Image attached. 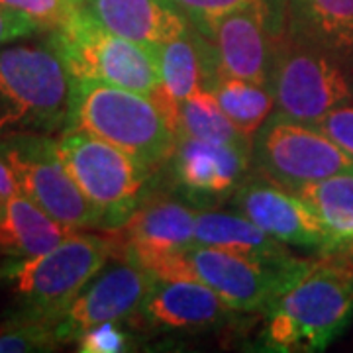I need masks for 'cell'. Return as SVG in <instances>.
<instances>
[{
	"mask_svg": "<svg viewBox=\"0 0 353 353\" xmlns=\"http://www.w3.org/2000/svg\"><path fill=\"white\" fill-rule=\"evenodd\" d=\"M352 314L353 259L324 255L267 310L265 350L322 352L343 332Z\"/></svg>",
	"mask_w": 353,
	"mask_h": 353,
	"instance_id": "cell-1",
	"label": "cell"
},
{
	"mask_svg": "<svg viewBox=\"0 0 353 353\" xmlns=\"http://www.w3.org/2000/svg\"><path fill=\"white\" fill-rule=\"evenodd\" d=\"M110 257H114L110 234L94 236L73 230L50 252L0 265V283L18 308L16 316L57 324Z\"/></svg>",
	"mask_w": 353,
	"mask_h": 353,
	"instance_id": "cell-2",
	"label": "cell"
},
{
	"mask_svg": "<svg viewBox=\"0 0 353 353\" xmlns=\"http://www.w3.org/2000/svg\"><path fill=\"white\" fill-rule=\"evenodd\" d=\"M73 79L53 41L0 48V139L69 124Z\"/></svg>",
	"mask_w": 353,
	"mask_h": 353,
	"instance_id": "cell-3",
	"label": "cell"
},
{
	"mask_svg": "<svg viewBox=\"0 0 353 353\" xmlns=\"http://www.w3.org/2000/svg\"><path fill=\"white\" fill-rule=\"evenodd\" d=\"M67 128L83 130L130 153L153 171L175 152L176 134L150 94L73 79Z\"/></svg>",
	"mask_w": 353,
	"mask_h": 353,
	"instance_id": "cell-4",
	"label": "cell"
},
{
	"mask_svg": "<svg viewBox=\"0 0 353 353\" xmlns=\"http://www.w3.org/2000/svg\"><path fill=\"white\" fill-rule=\"evenodd\" d=\"M71 79L99 81L153 97L161 87L159 48L108 32L79 6L51 30Z\"/></svg>",
	"mask_w": 353,
	"mask_h": 353,
	"instance_id": "cell-5",
	"label": "cell"
},
{
	"mask_svg": "<svg viewBox=\"0 0 353 353\" xmlns=\"http://www.w3.org/2000/svg\"><path fill=\"white\" fill-rule=\"evenodd\" d=\"M55 150L77 187L102 220V230H116L141 204L153 169L130 153L83 130L65 128Z\"/></svg>",
	"mask_w": 353,
	"mask_h": 353,
	"instance_id": "cell-6",
	"label": "cell"
},
{
	"mask_svg": "<svg viewBox=\"0 0 353 353\" xmlns=\"http://www.w3.org/2000/svg\"><path fill=\"white\" fill-rule=\"evenodd\" d=\"M196 281L216 290L238 312H267L314 261L294 257H250L208 245L185 250Z\"/></svg>",
	"mask_w": 353,
	"mask_h": 353,
	"instance_id": "cell-7",
	"label": "cell"
},
{
	"mask_svg": "<svg viewBox=\"0 0 353 353\" xmlns=\"http://www.w3.org/2000/svg\"><path fill=\"white\" fill-rule=\"evenodd\" d=\"M0 157L12 171L18 192L71 230H102V220L65 169L55 139L26 134L0 139Z\"/></svg>",
	"mask_w": 353,
	"mask_h": 353,
	"instance_id": "cell-8",
	"label": "cell"
},
{
	"mask_svg": "<svg viewBox=\"0 0 353 353\" xmlns=\"http://www.w3.org/2000/svg\"><path fill=\"white\" fill-rule=\"evenodd\" d=\"M271 90L273 116L308 126L353 99L352 85L332 55L290 38L279 46Z\"/></svg>",
	"mask_w": 353,
	"mask_h": 353,
	"instance_id": "cell-9",
	"label": "cell"
},
{
	"mask_svg": "<svg viewBox=\"0 0 353 353\" xmlns=\"http://www.w3.org/2000/svg\"><path fill=\"white\" fill-rule=\"evenodd\" d=\"M253 163L287 190L353 171V157L318 128L273 116L253 138Z\"/></svg>",
	"mask_w": 353,
	"mask_h": 353,
	"instance_id": "cell-10",
	"label": "cell"
},
{
	"mask_svg": "<svg viewBox=\"0 0 353 353\" xmlns=\"http://www.w3.org/2000/svg\"><path fill=\"white\" fill-rule=\"evenodd\" d=\"M285 20L287 10L267 0H255L226 14L208 38L218 71L271 87L279 46L285 39Z\"/></svg>",
	"mask_w": 353,
	"mask_h": 353,
	"instance_id": "cell-11",
	"label": "cell"
},
{
	"mask_svg": "<svg viewBox=\"0 0 353 353\" xmlns=\"http://www.w3.org/2000/svg\"><path fill=\"white\" fill-rule=\"evenodd\" d=\"M153 277L130 259L104 267L97 277L79 292L59 322L55 324V336L59 343L77 341L88 328L102 322H122L134 318L152 289Z\"/></svg>",
	"mask_w": 353,
	"mask_h": 353,
	"instance_id": "cell-12",
	"label": "cell"
},
{
	"mask_svg": "<svg viewBox=\"0 0 353 353\" xmlns=\"http://www.w3.org/2000/svg\"><path fill=\"white\" fill-rule=\"evenodd\" d=\"M232 206L285 245L328 252V232L314 210L292 190L269 179L248 176L232 196Z\"/></svg>",
	"mask_w": 353,
	"mask_h": 353,
	"instance_id": "cell-13",
	"label": "cell"
},
{
	"mask_svg": "<svg viewBox=\"0 0 353 353\" xmlns=\"http://www.w3.org/2000/svg\"><path fill=\"white\" fill-rule=\"evenodd\" d=\"M230 304L196 279H155L134 314L139 328L161 334L208 332L234 320Z\"/></svg>",
	"mask_w": 353,
	"mask_h": 353,
	"instance_id": "cell-14",
	"label": "cell"
},
{
	"mask_svg": "<svg viewBox=\"0 0 353 353\" xmlns=\"http://www.w3.org/2000/svg\"><path fill=\"white\" fill-rule=\"evenodd\" d=\"M253 145L214 143L202 139L176 138L171 167L179 189L190 201L199 204H214L234 196L241 183L248 179L252 165Z\"/></svg>",
	"mask_w": 353,
	"mask_h": 353,
	"instance_id": "cell-15",
	"label": "cell"
},
{
	"mask_svg": "<svg viewBox=\"0 0 353 353\" xmlns=\"http://www.w3.org/2000/svg\"><path fill=\"white\" fill-rule=\"evenodd\" d=\"M159 48L161 87L152 99L163 110L171 128H179V108L199 90H212L220 75L214 48L194 28L181 38L171 39Z\"/></svg>",
	"mask_w": 353,
	"mask_h": 353,
	"instance_id": "cell-16",
	"label": "cell"
},
{
	"mask_svg": "<svg viewBox=\"0 0 353 353\" xmlns=\"http://www.w3.org/2000/svg\"><path fill=\"white\" fill-rule=\"evenodd\" d=\"M90 20L139 43L163 46L189 32L175 0H75Z\"/></svg>",
	"mask_w": 353,
	"mask_h": 353,
	"instance_id": "cell-17",
	"label": "cell"
},
{
	"mask_svg": "<svg viewBox=\"0 0 353 353\" xmlns=\"http://www.w3.org/2000/svg\"><path fill=\"white\" fill-rule=\"evenodd\" d=\"M196 210L179 201L139 204V208L120 228L108 230L114 241V257L126 250L181 252L194 245Z\"/></svg>",
	"mask_w": 353,
	"mask_h": 353,
	"instance_id": "cell-18",
	"label": "cell"
},
{
	"mask_svg": "<svg viewBox=\"0 0 353 353\" xmlns=\"http://www.w3.org/2000/svg\"><path fill=\"white\" fill-rule=\"evenodd\" d=\"M289 38L353 59V0H287Z\"/></svg>",
	"mask_w": 353,
	"mask_h": 353,
	"instance_id": "cell-19",
	"label": "cell"
},
{
	"mask_svg": "<svg viewBox=\"0 0 353 353\" xmlns=\"http://www.w3.org/2000/svg\"><path fill=\"white\" fill-rule=\"evenodd\" d=\"M71 232L22 192H16L0 212V255L10 259L34 257L50 252Z\"/></svg>",
	"mask_w": 353,
	"mask_h": 353,
	"instance_id": "cell-20",
	"label": "cell"
},
{
	"mask_svg": "<svg viewBox=\"0 0 353 353\" xmlns=\"http://www.w3.org/2000/svg\"><path fill=\"white\" fill-rule=\"evenodd\" d=\"M194 241L224 252L250 257H283L289 255L287 245L269 236L241 212L226 210H196Z\"/></svg>",
	"mask_w": 353,
	"mask_h": 353,
	"instance_id": "cell-21",
	"label": "cell"
},
{
	"mask_svg": "<svg viewBox=\"0 0 353 353\" xmlns=\"http://www.w3.org/2000/svg\"><path fill=\"white\" fill-rule=\"evenodd\" d=\"M320 218L328 232V252L324 255L353 253V171L326 176L292 190Z\"/></svg>",
	"mask_w": 353,
	"mask_h": 353,
	"instance_id": "cell-22",
	"label": "cell"
},
{
	"mask_svg": "<svg viewBox=\"0 0 353 353\" xmlns=\"http://www.w3.org/2000/svg\"><path fill=\"white\" fill-rule=\"evenodd\" d=\"M222 112L243 136L255 138L265 122L275 110V97L271 87L257 85L238 77L218 75L210 90Z\"/></svg>",
	"mask_w": 353,
	"mask_h": 353,
	"instance_id": "cell-23",
	"label": "cell"
},
{
	"mask_svg": "<svg viewBox=\"0 0 353 353\" xmlns=\"http://www.w3.org/2000/svg\"><path fill=\"white\" fill-rule=\"evenodd\" d=\"M202 139L214 143H232V145H253V139L243 136L238 128L230 122L222 112L210 90H199L187 101L181 102L179 108V128L176 138Z\"/></svg>",
	"mask_w": 353,
	"mask_h": 353,
	"instance_id": "cell-24",
	"label": "cell"
},
{
	"mask_svg": "<svg viewBox=\"0 0 353 353\" xmlns=\"http://www.w3.org/2000/svg\"><path fill=\"white\" fill-rule=\"evenodd\" d=\"M55 345L59 341L53 322L14 316L0 324V353L50 352Z\"/></svg>",
	"mask_w": 353,
	"mask_h": 353,
	"instance_id": "cell-25",
	"label": "cell"
},
{
	"mask_svg": "<svg viewBox=\"0 0 353 353\" xmlns=\"http://www.w3.org/2000/svg\"><path fill=\"white\" fill-rule=\"evenodd\" d=\"M179 10L185 14L190 28H194L204 38H210L214 26L226 14L238 10L241 6L255 2V0H175ZM279 8L287 10V0H267Z\"/></svg>",
	"mask_w": 353,
	"mask_h": 353,
	"instance_id": "cell-26",
	"label": "cell"
},
{
	"mask_svg": "<svg viewBox=\"0 0 353 353\" xmlns=\"http://www.w3.org/2000/svg\"><path fill=\"white\" fill-rule=\"evenodd\" d=\"M75 343L81 353H120L130 350V336L120 322H102L83 332Z\"/></svg>",
	"mask_w": 353,
	"mask_h": 353,
	"instance_id": "cell-27",
	"label": "cell"
},
{
	"mask_svg": "<svg viewBox=\"0 0 353 353\" xmlns=\"http://www.w3.org/2000/svg\"><path fill=\"white\" fill-rule=\"evenodd\" d=\"M0 4L14 8L38 20L43 28H57L71 14L75 0H0Z\"/></svg>",
	"mask_w": 353,
	"mask_h": 353,
	"instance_id": "cell-28",
	"label": "cell"
},
{
	"mask_svg": "<svg viewBox=\"0 0 353 353\" xmlns=\"http://www.w3.org/2000/svg\"><path fill=\"white\" fill-rule=\"evenodd\" d=\"M314 128L326 134L334 143H338L343 152L353 157V106L343 104L326 114Z\"/></svg>",
	"mask_w": 353,
	"mask_h": 353,
	"instance_id": "cell-29",
	"label": "cell"
},
{
	"mask_svg": "<svg viewBox=\"0 0 353 353\" xmlns=\"http://www.w3.org/2000/svg\"><path fill=\"white\" fill-rule=\"evenodd\" d=\"M43 26L38 20L0 4V46L36 34Z\"/></svg>",
	"mask_w": 353,
	"mask_h": 353,
	"instance_id": "cell-30",
	"label": "cell"
},
{
	"mask_svg": "<svg viewBox=\"0 0 353 353\" xmlns=\"http://www.w3.org/2000/svg\"><path fill=\"white\" fill-rule=\"evenodd\" d=\"M16 192H18V187H16L12 171H10L8 163L0 157V212L6 206V202L10 201V196Z\"/></svg>",
	"mask_w": 353,
	"mask_h": 353,
	"instance_id": "cell-31",
	"label": "cell"
},
{
	"mask_svg": "<svg viewBox=\"0 0 353 353\" xmlns=\"http://www.w3.org/2000/svg\"><path fill=\"white\" fill-rule=\"evenodd\" d=\"M350 257H352V259H353V253H352V255H350Z\"/></svg>",
	"mask_w": 353,
	"mask_h": 353,
	"instance_id": "cell-32",
	"label": "cell"
}]
</instances>
